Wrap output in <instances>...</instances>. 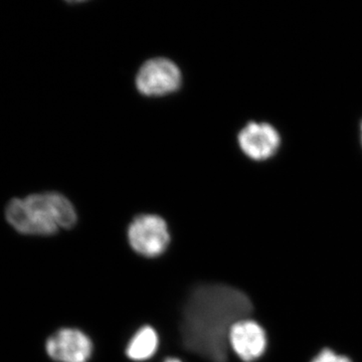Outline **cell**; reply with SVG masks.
I'll return each mask as SVG.
<instances>
[{
	"label": "cell",
	"instance_id": "obj_6",
	"mask_svg": "<svg viewBox=\"0 0 362 362\" xmlns=\"http://www.w3.org/2000/svg\"><path fill=\"white\" fill-rule=\"evenodd\" d=\"M45 349L49 357L58 362H87L93 345L82 331L66 328L52 335Z\"/></svg>",
	"mask_w": 362,
	"mask_h": 362
},
{
	"label": "cell",
	"instance_id": "obj_11",
	"mask_svg": "<svg viewBox=\"0 0 362 362\" xmlns=\"http://www.w3.org/2000/svg\"><path fill=\"white\" fill-rule=\"evenodd\" d=\"M359 129H361V145H362V121L361 123V128H359Z\"/></svg>",
	"mask_w": 362,
	"mask_h": 362
},
{
	"label": "cell",
	"instance_id": "obj_7",
	"mask_svg": "<svg viewBox=\"0 0 362 362\" xmlns=\"http://www.w3.org/2000/svg\"><path fill=\"white\" fill-rule=\"evenodd\" d=\"M228 345L242 361L252 362L263 356L267 347L265 330L256 321L246 318L233 326Z\"/></svg>",
	"mask_w": 362,
	"mask_h": 362
},
{
	"label": "cell",
	"instance_id": "obj_10",
	"mask_svg": "<svg viewBox=\"0 0 362 362\" xmlns=\"http://www.w3.org/2000/svg\"><path fill=\"white\" fill-rule=\"evenodd\" d=\"M165 362H181V361H178V359H175V358H169Z\"/></svg>",
	"mask_w": 362,
	"mask_h": 362
},
{
	"label": "cell",
	"instance_id": "obj_3",
	"mask_svg": "<svg viewBox=\"0 0 362 362\" xmlns=\"http://www.w3.org/2000/svg\"><path fill=\"white\" fill-rule=\"evenodd\" d=\"M128 239L138 254L154 258L168 249L170 235L165 221L160 216L143 214L131 223Z\"/></svg>",
	"mask_w": 362,
	"mask_h": 362
},
{
	"label": "cell",
	"instance_id": "obj_4",
	"mask_svg": "<svg viewBox=\"0 0 362 362\" xmlns=\"http://www.w3.org/2000/svg\"><path fill=\"white\" fill-rule=\"evenodd\" d=\"M181 71L170 59H149L140 69L136 78V86L141 94L149 97H160L180 89Z\"/></svg>",
	"mask_w": 362,
	"mask_h": 362
},
{
	"label": "cell",
	"instance_id": "obj_2",
	"mask_svg": "<svg viewBox=\"0 0 362 362\" xmlns=\"http://www.w3.org/2000/svg\"><path fill=\"white\" fill-rule=\"evenodd\" d=\"M6 218L14 230L23 235H51L61 228L75 226L77 214L63 194L44 192L9 202Z\"/></svg>",
	"mask_w": 362,
	"mask_h": 362
},
{
	"label": "cell",
	"instance_id": "obj_1",
	"mask_svg": "<svg viewBox=\"0 0 362 362\" xmlns=\"http://www.w3.org/2000/svg\"><path fill=\"white\" fill-rule=\"evenodd\" d=\"M252 304L244 292L223 284L197 286L181 318L183 346L211 362H226L233 326L249 318Z\"/></svg>",
	"mask_w": 362,
	"mask_h": 362
},
{
	"label": "cell",
	"instance_id": "obj_9",
	"mask_svg": "<svg viewBox=\"0 0 362 362\" xmlns=\"http://www.w3.org/2000/svg\"><path fill=\"white\" fill-rule=\"evenodd\" d=\"M311 362H351L346 356H339L330 349H324Z\"/></svg>",
	"mask_w": 362,
	"mask_h": 362
},
{
	"label": "cell",
	"instance_id": "obj_5",
	"mask_svg": "<svg viewBox=\"0 0 362 362\" xmlns=\"http://www.w3.org/2000/svg\"><path fill=\"white\" fill-rule=\"evenodd\" d=\"M239 146L245 156L255 161L272 158L281 147L280 133L267 122H249L238 135Z\"/></svg>",
	"mask_w": 362,
	"mask_h": 362
},
{
	"label": "cell",
	"instance_id": "obj_8",
	"mask_svg": "<svg viewBox=\"0 0 362 362\" xmlns=\"http://www.w3.org/2000/svg\"><path fill=\"white\" fill-rule=\"evenodd\" d=\"M158 347V337L153 328L143 327L138 331L128 344L126 354L132 361H145L156 354Z\"/></svg>",
	"mask_w": 362,
	"mask_h": 362
}]
</instances>
